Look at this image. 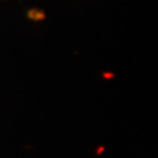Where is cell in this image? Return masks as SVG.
Masks as SVG:
<instances>
[]
</instances>
